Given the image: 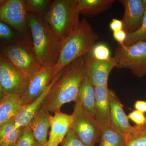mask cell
<instances>
[{
  "label": "cell",
  "mask_w": 146,
  "mask_h": 146,
  "mask_svg": "<svg viewBox=\"0 0 146 146\" xmlns=\"http://www.w3.org/2000/svg\"><path fill=\"white\" fill-rule=\"evenodd\" d=\"M29 80L5 57L0 55V83L5 95L22 96L26 91Z\"/></svg>",
  "instance_id": "8"
},
{
  "label": "cell",
  "mask_w": 146,
  "mask_h": 146,
  "mask_svg": "<svg viewBox=\"0 0 146 146\" xmlns=\"http://www.w3.org/2000/svg\"><path fill=\"white\" fill-rule=\"evenodd\" d=\"M141 41H146V11L141 26L134 32L128 33L124 45L130 46Z\"/></svg>",
  "instance_id": "25"
},
{
  "label": "cell",
  "mask_w": 146,
  "mask_h": 146,
  "mask_svg": "<svg viewBox=\"0 0 146 146\" xmlns=\"http://www.w3.org/2000/svg\"><path fill=\"white\" fill-rule=\"evenodd\" d=\"M127 141L125 146H146V130L140 129L137 126L127 136Z\"/></svg>",
  "instance_id": "23"
},
{
  "label": "cell",
  "mask_w": 146,
  "mask_h": 146,
  "mask_svg": "<svg viewBox=\"0 0 146 146\" xmlns=\"http://www.w3.org/2000/svg\"><path fill=\"white\" fill-rule=\"evenodd\" d=\"M14 36V33L8 26L0 21V38L10 39Z\"/></svg>",
  "instance_id": "31"
},
{
  "label": "cell",
  "mask_w": 146,
  "mask_h": 146,
  "mask_svg": "<svg viewBox=\"0 0 146 146\" xmlns=\"http://www.w3.org/2000/svg\"><path fill=\"white\" fill-rule=\"evenodd\" d=\"M86 76L84 55L67 65L51 88L42 107L50 112H60L63 105L75 102Z\"/></svg>",
  "instance_id": "1"
},
{
  "label": "cell",
  "mask_w": 146,
  "mask_h": 146,
  "mask_svg": "<svg viewBox=\"0 0 146 146\" xmlns=\"http://www.w3.org/2000/svg\"><path fill=\"white\" fill-rule=\"evenodd\" d=\"M127 117L138 127L142 126L145 122L146 117L144 113L137 110H134L131 112L128 115Z\"/></svg>",
  "instance_id": "29"
},
{
  "label": "cell",
  "mask_w": 146,
  "mask_h": 146,
  "mask_svg": "<svg viewBox=\"0 0 146 146\" xmlns=\"http://www.w3.org/2000/svg\"><path fill=\"white\" fill-rule=\"evenodd\" d=\"M90 53L92 57L99 60H107L111 58L109 48L103 43L96 44Z\"/></svg>",
  "instance_id": "26"
},
{
  "label": "cell",
  "mask_w": 146,
  "mask_h": 146,
  "mask_svg": "<svg viewBox=\"0 0 146 146\" xmlns=\"http://www.w3.org/2000/svg\"><path fill=\"white\" fill-rule=\"evenodd\" d=\"M59 146H86L76 136L72 129H70L63 142Z\"/></svg>",
  "instance_id": "27"
},
{
  "label": "cell",
  "mask_w": 146,
  "mask_h": 146,
  "mask_svg": "<svg viewBox=\"0 0 146 146\" xmlns=\"http://www.w3.org/2000/svg\"><path fill=\"white\" fill-rule=\"evenodd\" d=\"M143 1V3L146 9V0H142Z\"/></svg>",
  "instance_id": "37"
},
{
  "label": "cell",
  "mask_w": 146,
  "mask_h": 146,
  "mask_svg": "<svg viewBox=\"0 0 146 146\" xmlns=\"http://www.w3.org/2000/svg\"><path fill=\"white\" fill-rule=\"evenodd\" d=\"M110 28L113 32L124 30V25L122 20L113 18L109 24Z\"/></svg>",
  "instance_id": "33"
},
{
  "label": "cell",
  "mask_w": 146,
  "mask_h": 146,
  "mask_svg": "<svg viewBox=\"0 0 146 146\" xmlns=\"http://www.w3.org/2000/svg\"><path fill=\"white\" fill-rule=\"evenodd\" d=\"M22 106L21 96L5 95L0 101V126L15 117Z\"/></svg>",
  "instance_id": "18"
},
{
  "label": "cell",
  "mask_w": 146,
  "mask_h": 146,
  "mask_svg": "<svg viewBox=\"0 0 146 146\" xmlns=\"http://www.w3.org/2000/svg\"><path fill=\"white\" fill-rule=\"evenodd\" d=\"M109 90L108 85L95 86V119L101 127L111 125Z\"/></svg>",
  "instance_id": "16"
},
{
  "label": "cell",
  "mask_w": 146,
  "mask_h": 146,
  "mask_svg": "<svg viewBox=\"0 0 146 146\" xmlns=\"http://www.w3.org/2000/svg\"><path fill=\"white\" fill-rule=\"evenodd\" d=\"M119 1L124 7L122 21L124 30L127 33L136 31L142 24L146 9L142 0H121Z\"/></svg>",
  "instance_id": "11"
},
{
  "label": "cell",
  "mask_w": 146,
  "mask_h": 146,
  "mask_svg": "<svg viewBox=\"0 0 146 146\" xmlns=\"http://www.w3.org/2000/svg\"><path fill=\"white\" fill-rule=\"evenodd\" d=\"M114 57L117 60L118 69L129 70L137 77L146 76V41L119 46L115 49Z\"/></svg>",
  "instance_id": "6"
},
{
  "label": "cell",
  "mask_w": 146,
  "mask_h": 146,
  "mask_svg": "<svg viewBox=\"0 0 146 146\" xmlns=\"http://www.w3.org/2000/svg\"><path fill=\"white\" fill-rule=\"evenodd\" d=\"M52 68H43L32 76L26 91L22 96L23 106L33 101L40 96L52 81Z\"/></svg>",
  "instance_id": "12"
},
{
  "label": "cell",
  "mask_w": 146,
  "mask_h": 146,
  "mask_svg": "<svg viewBox=\"0 0 146 146\" xmlns=\"http://www.w3.org/2000/svg\"><path fill=\"white\" fill-rule=\"evenodd\" d=\"M127 33L124 30L113 32L114 39L118 42L121 46H124L125 42L127 38Z\"/></svg>",
  "instance_id": "32"
},
{
  "label": "cell",
  "mask_w": 146,
  "mask_h": 146,
  "mask_svg": "<svg viewBox=\"0 0 146 146\" xmlns=\"http://www.w3.org/2000/svg\"><path fill=\"white\" fill-rule=\"evenodd\" d=\"M70 129L86 146H94L100 142L102 127L95 118L86 113L78 103L74 106Z\"/></svg>",
  "instance_id": "7"
},
{
  "label": "cell",
  "mask_w": 146,
  "mask_h": 146,
  "mask_svg": "<svg viewBox=\"0 0 146 146\" xmlns=\"http://www.w3.org/2000/svg\"><path fill=\"white\" fill-rule=\"evenodd\" d=\"M3 52L4 57L30 79L43 68L36 59L33 46L25 41L9 45Z\"/></svg>",
  "instance_id": "5"
},
{
  "label": "cell",
  "mask_w": 146,
  "mask_h": 146,
  "mask_svg": "<svg viewBox=\"0 0 146 146\" xmlns=\"http://www.w3.org/2000/svg\"><path fill=\"white\" fill-rule=\"evenodd\" d=\"M72 115L61 112L51 116L50 131L46 146H59L70 129Z\"/></svg>",
  "instance_id": "14"
},
{
  "label": "cell",
  "mask_w": 146,
  "mask_h": 146,
  "mask_svg": "<svg viewBox=\"0 0 146 146\" xmlns=\"http://www.w3.org/2000/svg\"><path fill=\"white\" fill-rule=\"evenodd\" d=\"M114 0H78L80 13L92 17L107 10L115 2Z\"/></svg>",
  "instance_id": "20"
},
{
  "label": "cell",
  "mask_w": 146,
  "mask_h": 146,
  "mask_svg": "<svg viewBox=\"0 0 146 146\" xmlns=\"http://www.w3.org/2000/svg\"><path fill=\"white\" fill-rule=\"evenodd\" d=\"M16 144L17 146H41L36 141L32 131L28 125L21 127Z\"/></svg>",
  "instance_id": "24"
},
{
  "label": "cell",
  "mask_w": 146,
  "mask_h": 146,
  "mask_svg": "<svg viewBox=\"0 0 146 146\" xmlns=\"http://www.w3.org/2000/svg\"><path fill=\"white\" fill-rule=\"evenodd\" d=\"M109 94L110 125L120 133L127 136L132 130L133 126L129 123L128 118L123 108V106L117 94L110 89Z\"/></svg>",
  "instance_id": "13"
},
{
  "label": "cell",
  "mask_w": 146,
  "mask_h": 146,
  "mask_svg": "<svg viewBox=\"0 0 146 146\" xmlns=\"http://www.w3.org/2000/svg\"><path fill=\"white\" fill-rule=\"evenodd\" d=\"M61 72H60L54 77L45 91L38 98L30 103L22 106L14 118L15 127H23L28 125L32 119L42 107L51 88L60 76Z\"/></svg>",
  "instance_id": "15"
},
{
  "label": "cell",
  "mask_w": 146,
  "mask_h": 146,
  "mask_svg": "<svg viewBox=\"0 0 146 146\" xmlns=\"http://www.w3.org/2000/svg\"><path fill=\"white\" fill-rule=\"evenodd\" d=\"M80 13L78 0H54L43 18L62 42L78 28Z\"/></svg>",
  "instance_id": "4"
},
{
  "label": "cell",
  "mask_w": 146,
  "mask_h": 146,
  "mask_svg": "<svg viewBox=\"0 0 146 146\" xmlns=\"http://www.w3.org/2000/svg\"><path fill=\"white\" fill-rule=\"evenodd\" d=\"M95 86L86 74L75 102L80 104L86 113L95 118Z\"/></svg>",
  "instance_id": "19"
},
{
  "label": "cell",
  "mask_w": 146,
  "mask_h": 146,
  "mask_svg": "<svg viewBox=\"0 0 146 146\" xmlns=\"http://www.w3.org/2000/svg\"><path fill=\"white\" fill-rule=\"evenodd\" d=\"M43 107L32 119L28 125L31 129L35 139L41 146H46L52 115Z\"/></svg>",
  "instance_id": "17"
},
{
  "label": "cell",
  "mask_w": 146,
  "mask_h": 146,
  "mask_svg": "<svg viewBox=\"0 0 146 146\" xmlns=\"http://www.w3.org/2000/svg\"><path fill=\"white\" fill-rule=\"evenodd\" d=\"M98 38L91 24L83 18L78 28L62 42L59 59L52 68V78L70 63L91 52Z\"/></svg>",
  "instance_id": "3"
},
{
  "label": "cell",
  "mask_w": 146,
  "mask_h": 146,
  "mask_svg": "<svg viewBox=\"0 0 146 146\" xmlns=\"http://www.w3.org/2000/svg\"><path fill=\"white\" fill-rule=\"evenodd\" d=\"M127 141V136L120 133L111 125L102 127L99 146H125Z\"/></svg>",
  "instance_id": "21"
},
{
  "label": "cell",
  "mask_w": 146,
  "mask_h": 146,
  "mask_svg": "<svg viewBox=\"0 0 146 146\" xmlns=\"http://www.w3.org/2000/svg\"><path fill=\"white\" fill-rule=\"evenodd\" d=\"M5 95L4 91L1 85V83H0V101L1 100Z\"/></svg>",
  "instance_id": "35"
},
{
  "label": "cell",
  "mask_w": 146,
  "mask_h": 146,
  "mask_svg": "<svg viewBox=\"0 0 146 146\" xmlns=\"http://www.w3.org/2000/svg\"><path fill=\"white\" fill-rule=\"evenodd\" d=\"M28 25L32 35L33 50L39 64L42 68H53L59 59L62 41L42 16L29 13Z\"/></svg>",
  "instance_id": "2"
},
{
  "label": "cell",
  "mask_w": 146,
  "mask_h": 146,
  "mask_svg": "<svg viewBox=\"0 0 146 146\" xmlns=\"http://www.w3.org/2000/svg\"><path fill=\"white\" fill-rule=\"evenodd\" d=\"M28 14L25 0L5 1L0 8V21L22 33L26 31L28 26Z\"/></svg>",
  "instance_id": "9"
},
{
  "label": "cell",
  "mask_w": 146,
  "mask_h": 146,
  "mask_svg": "<svg viewBox=\"0 0 146 146\" xmlns=\"http://www.w3.org/2000/svg\"><path fill=\"white\" fill-rule=\"evenodd\" d=\"M52 2L50 0H25L27 11L28 13L44 17Z\"/></svg>",
  "instance_id": "22"
},
{
  "label": "cell",
  "mask_w": 146,
  "mask_h": 146,
  "mask_svg": "<svg viewBox=\"0 0 146 146\" xmlns=\"http://www.w3.org/2000/svg\"><path fill=\"white\" fill-rule=\"evenodd\" d=\"M134 108L136 110L143 113L146 112V102L141 100L137 101L134 104Z\"/></svg>",
  "instance_id": "34"
},
{
  "label": "cell",
  "mask_w": 146,
  "mask_h": 146,
  "mask_svg": "<svg viewBox=\"0 0 146 146\" xmlns=\"http://www.w3.org/2000/svg\"><path fill=\"white\" fill-rule=\"evenodd\" d=\"M86 74L94 86L108 85V77L112 69L117 67L115 57L107 60H99L92 57L90 52L84 55Z\"/></svg>",
  "instance_id": "10"
},
{
  "label": "cell",
  "mask_w": 146,
  "mask_h": 146,
  "mask_svg": "<svg viewBox=\"0 0 146 146\" xmlns=\"http://www.w3.org/2000/svg\"><path fill=\"white\" fill-rule=\"evenodd\" d=\"M138 127V126H137ZM140 129H142V130H146V121L145 124L141 127H138Z\"/></svg>",
  "instance_id": "36"
},
{
  "label": "cell",
  "mask_w": 146,
  "mask_h": 146,
  "mask_svg": "<svg viewBox=\"0 0 146 146\" xmlns=\"http://www.w3.org/2000/svg\"><path fill=\"white\" fill-rule=\"evenodd\" d=\"M14 118L8 122L0 126V145L6 136L16 128L14 124Z\"/></svg>",
  "instance_id": "30"
},
{
  "label": "cell",
  "mask_w": 146,
  "mask_h": 146,
  "mask_svg": "<svg viewBox=\"0 0 146 146\" xmlns=\"http://www.w3.org/2000/svg\"><path fill=\"white\" fill-rule=\"evenodd\" d=\"M11 146H17L16 144H15V145H13Z\"/></svg>",
  "instance_id": "38"
},
{
  "label": "cell",
  "mask_w": 146,
  "mask_h": 146,
  "mask_svg": "<svg viewBox=\"0 0 146 146\" xmlns=\"http://www.w3.org/2000/svg\"><path fill=\"white\" fill-rule=\"evenodd\" d=\"M21 128H15L6 136L0 146H11L16 144L20 132Z\"/></svg>",
  "instance_id": "28"
}]
</instances>
